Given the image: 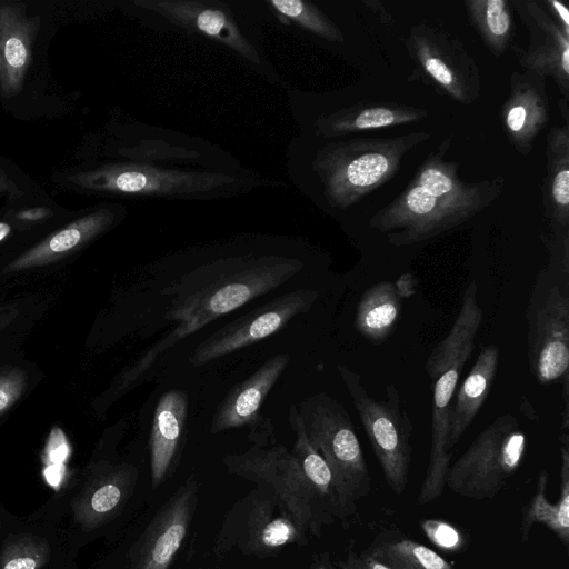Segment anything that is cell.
Masks as SVG:
<instances>
[{
    "label": "cell",
    "instance_id": "1",
    "mask_svg": "<svg viewBox=\"0 0 569 569\" xmlns=\"http://www.w3.org/2000/svg\"><path fill=\"white\" fill-rule=\"evenodd\" d=\"M302 267L298 259L250 256L217 260L184 274L164 291L173 296L164 318L179 322L178 326L117 376L116 387L127 392L163 350L219 317L276 289Z\"/></svg>",
    "mask_w": 569,
    "mask_h": 569
},
{
    "label": "cell",
    "instance_id": "2",
    "mask_svg": "<svg viewBox=\"0 0 569 569\" xmlns=\"http://www.w3.org/2000/svg\"><path fill=\"white\" fill-rule=\"evenodd\" d=\"M450 144L451 138H446L406 188L369 219V227L387 233L389 243L403 247L430 240L472 219L501 196L502 176L462 181L458 164L445 158Z\"/></svg>",
    "mask_w": 569,
    "mask_h": 569
},
{
    "label": "cell",
    "instance_id": "3",
    "mask_svg": "<svg viewBox=\"0 0 569 569\" xmlns=\"http://www.w3.org/2000/svg\"><path fill=\"white\" fill-rule=\"evenodd\" d=\"M540 239L549 261L529 297L527 357L533 378L550 385L569 373V231H543Z\"/></svg>",
    "mask_w": 569,
    "mask_h": 569
},
{
    "label": "cell",
    "instance_id": "4",
    "mask_svg": "<svg viewBox=\"0 0 569 569\" xmlns=\"http://www.w3.org/2000/svg\"><path fill=\"white\" fill-rule=\"evenodd\" d=\"M477 284L471 281L462 296L460 310L447 336L427 357L425 369L432 385L431 449L417 503L438 499L445 489L452 453L446 449L451 402L462 369L470 358L483 310L477 301Z\"/></svg>",
    "mask_w": 569,
    "mask_h": 569
},
{
    "label": "cell",
    "instance_id": "5",
    "mask_svg": "<svg viewBox=\"0 0 569 569\" xmlns=\"http://www.w3.org/2000/svg\"><path fill=\"white\" fill-rule=\"evenodd\" d=\"M413 131L391 138H352L327 143L313 167L333 208L347 209L382 187L398 172L405 156L430 139Z\"/></svg>",
    "mask_w": 569,
    "mask_h": 569
},
{
    "label": "cell",
    "instance_id": "6",
    "mask_svg": "<svg viewBox=\"0 0 569 569\" xmlns=\"http://www.w3.org/2000/svg\"><path fill=\"white\" fill-rule=\"evenodd\" d=\"M297 409L309 441L330 469L336 519L348 528L358 502L371 490V478L350 415L327 392L303 398Z\"/></svg>",
    "mask_w": 569,
    "mask_h": 569
},
{
    "label": "cell",
    "instance_id": "7",
    "mask_svg": "<svg viewBox=\"0 0 569 569\" xmlns=\"http://www.w3.org/2000/svg\"><path fill=\"white\" fill-rule=\"evenodd\" d=\"M526 450L527 436L518 419L511 413H502L450 465L446 486L469 499H493L519 469Z\"/></svg>",
    "mask_w": 569,
    "mask_h": 569
},
{
    "label": "cell",
    "instance_id": "8",
    "mask_svg": "<svg viewBox=\"0 0 569 569\" xmlns=\"http://www.w3.org/2000/svg\"><path fill=\"white\" fill-rule=\"evenodd\" d=\"M222 463L229 473L268 487L306 533L320 537L322 528L333 523L295 455L283 445H252L244 452L224 456Z\"/></svg>",
    "mask_w": 569,
    "mask_h": 569
},
{
    "label": "cell",
    "instance_id": "9",
    "mask_svg": "<svg viewBox=\"0 0 569 569\" xmlns=\"http://www.w3.org/2000/svg\"><path fill=\"white\" fill-rule=\"evenodd\" d=\"M337 371L352 403L388 486L396 495L406 490L412 458V425L393 383L386 387V399L377 400L366 390L361 377L338 365Z\"/></svg>",
    "mask_w": 569,
    "mask_h": 569
},
{
    "label": "cell",
    "instance_id": "10",
    "mask_svg": "<svg viewBox=\"0 0 569 569\" xmlns=\"http://www.w3.org/2000/svg\"><path fill=\"white\" fill-rule=\"evenodd\" d=\"M306 533L266 486L257 485L226 513L213 551L224 556L236 548L243 555L269 558L290 545L306 546Z\"/></svg>",
    "mask_w": 569,
    "mask_h": 569
},
{
    "label": "cell",
    "instance_id": "11",
    "mask_svg": "<svg viewBox=\"0 0 569 569\" xmlns=\"http://www.w3.org/2000/svg\"><path fill=\"white\" fill-rule=\"evenodd\" d=\"M405 48L416 73L438 94L466 106L479 100L478 64L458 38L442 29L418 23L409 29Z\"/></svg>",
    "mask_w": 569,
    "mask_h": 569
},
{
    "label": "cell",
    "instance_id": "12",
    "mask_svg": "<svg viewBox=\"0 0 569 569\" xmlns=\"http://www.w3.org/2000/svg\"><path fill=\"white\" fill-rule=\"evenodd\" d=\"M317 297L313 289H298L252 309L202 340L189 356L190 365L201 367L263 340L296 316L307 312Z\"/></svg>",
    "mask_w": 569,
    "mask_h": 569
},
{
    "label": "cell",
    "instance_id": "13",
    "mask_svg": "<svg viewBox=\"0 0 569 569\" xmlns=\"http://www.w3.org/2000/svg\"><path fill=\"white\" fill-rule=\"evenodd\" d=\"M190 476L152 517L130 552V569H169L180 550L199 501Z\"/></svg>",
    "mask_w": 569,
    "mask_h": 569
},
{
    "label": "cell",
    "instance_id": "14",
    "mask_svg": "<svg viewBox=\"0 0 569 569\" xmlns=\"http://www.w3.org/2000/svg\"><path fill=\"white\" fill-rule=\"evenodd\" d=\"M289 362V353H279L268 359L246 380L233 386L214 412L211 433L249 426L252 445L267 446L273 429L271 421L260 416V408Z\"/></svg>",
    "mask_w": 569,
    "mask_h": 569
},
{
    "label": "cell",
    "instance_id": "15",
    "mask_svg": "<svg viewBox=\"0 0 569 569\" xmlns=\"http://www.w3.org/2000/svg\"><path fill=\"white\" fill-rule=\"evenodd\" d=\"M516 11L529 32L527 48H510L526 72L545 78L557 84L562 99H569V36L549 16L540 2L515 1Z\"/></svg>",
    "mask_w": 569,
    "mask_h": 569
},
{
    "label": "cell",
    "instance_id": "16",
    "mask_svg": "<svg viewBox=\"0 0 569 569\" xmlns=\"http://www.w3.org/2000/svg\"><path fill=\"white\" fill-rule=\"evenodd\" d=\"M546 80L526 71H513L509 78V93L499 116L509 143L521 156L531 152L550 120Z\"/></svg>",
    "mask_w": 569,
    "mask_h": 569
},
{
    "label": "cell",
    "instance_id": "17",
    "mask_svg": "<svg viewBox=\"0 0 569 569\" xmlns=\"http://www.w3.org/2000/svg\"><path fill=\"white\" fill-rule=\"evenodd\" d=\"M138 469L129 462L101 460L90 468L86 485L72 503L76 522L93 530L113 518L133 493Z\"/></svg>",
    "mask_w": 569,
    "mask_h": 569
},
{
    "label": "cell",
    "instance_id": "18",
    "mask_svg": "<svg viewBox=\"0 0 569 569\" xmlns=\"http://www.w3.org/2000/svg\"><path fill=\"white\" fill-rule=\"evenodd\" d=\"M67 180L78 188L98 192L161 196L192 190L210 177L113 164L74 173Z\"/></svg>",
    "mask_w": 569,
    "mask_h": 569
},
{
    "label": "cell",
    "instance_id": "19",
    "mask_svg": "<svg viewBox=\"0 0 569 569\" xmlns=\"http://www.w3.org/2000/svg\"><path fill=\"white\" fill-rule=\"evenodd\" d=\"M40 18L29 17L21 2L0 3V94L18 96L31 62Z\"/></svg>",
    "mask_w": 569,
    "mask_h": 569
},
{
    "label": "cell",
    "instance_id": "20",
    "mask_svg": "<svg viewBox=\"0 0 569 569\" xmlns=\"http://www.w3.org/2000/svg\"><path fill=\"white\" fill-rule=\"evenodd\" d=\"M188 407V393L181 389L164 392L157 403L149 437L152 488L159 487L177 468Z\"/></svg>",
    "mask_w": 569,
    "mask_h": 569
},
{
    "label": "cell",
    "instance_id": "21",
    "mask_svg": "<svg viewBox=\"0 0 569 569\" xmlns=\"http://www.w3.org/2000/svg\"><path fill=\"white\" fill-rule=\"evenodd\" d=\"M112 221L113 214L107 208L80 217L16 257L3 268V272H20L56 263L87 246L104 232Z\"/></svg>",
    "mask_w": 569,
    "mask_h": 569
},
{
    "label": "cell",
    "instance_id": "22",
    "mask_svg": "<svg viewBox=\"0 0 569 569\" xmlns=\"http://www.w3.org/2000/svg\"><path fill=\"white\" fill-rule=\"evenodd\" d=\"M428 112L413 106L393 101L360 102L321 116L318 132L328 138L342 137L368 130L397 127L426 119Z\"/></svg>",
    "mask_w": 569,
    "mask_h": 569
},
{
    "label": "cell",
    "instance_id": "23",
    "mask_svg": "<svg viewBox=\"0 0 569 569\" xmlns=\"http://www.w3.org/2000/svg\"><path fill=\"white\" fill-rule=\"evenodd\" d=\"M146 6L164 14L172 22L196 30L259 62L254 48L242 36L227 10L198 1H151Z\"/></svg>",
    "mask_w": 569,
    "mask_h": 569
},
{
    "label": "cell",
    "instance_id": "24",
    "mask_svg": "<svg viewBox=\"0 0 569 569\" xmlns=\"http://www.w3.org/2000/svg\"><path fill=\"white\" fill-rule=\"evenodd\" d=\"M500 350L485 346L471 370L453 395L448 421L446 449L451 453L489 396L498 371Z\"/></svg>",
    "mask_w": 569,
    "mask_h": 569
},
{
    "label": "cell",
    "instance_id": "25",
    "mask_svg": "<svg viewBox=\"0 0 569 569\" xmlns=\"http://www.w3.org/2000/svg\"><path fill=\"white\" fill-rule=\"evenodd\" d=\"M541 192L549 230H569V123L553 127L547 134Z\"/></svg>",
    "mask_w": 569,
    "mask_h": 569
},
{
    "label": "cell",
    "instance_id": "26",
    "mask_svg": "<svg viewBox=\"0 0 569 569\" xmlns=\"http://www.w3.org/2000/svg\"><path fill=\"white\" fill-rule=\"evenodd\" d=\"M548 472L541 470L537 489L522 510L520 536L523 543L528 542L531 528L536 523L546 526L568 548L569 546V459H560V495L556 503L547 497Z\"/></svg>",
    "mask_w": 569,
    "mask_h": 569
},
{
    "label": "cell",
    "instance_id": "27",
    "mask_svg": "<svg viewBox=\"0 0 569 569\" xmlns=\"http://www.w3.org/2000/svg\"><path fill=\"white\" fill-rule=\"evenodd\" d=\"M402 308L395 282L381 280L360 297L355 315V329L373 343L385 341L395 330Z\"/></svg>",
    "mask_w": 569,
    "mask_h": 569
},
{
    "label": "cell",
    "instance_id": "28",
    "mask_svg": "<svg viewBox=\"0 0 569 569\" xmlns=\"http://www.w3.org/2000/svg\"><path fill=\"white\" fill-rule=\"evenodd\" d=\"M367 549L391 569H456L441 555L398 530L379 532Z\"/></svg>",
    "mask_w": 569,
    "mask_h": 569
},
{
    "label": "cell",
    "instance_id": "29",
    "mask_svg": "<svg viewBox=\"0 0 569 569\" xmlns=\"http://www.w3.org/2000/svg\"><path fill=\"white\" fill-rule=\"evenodd\" d=\"M468 19L478 36L496 56H502L512 46L513 20L508 0H465Z\"/></svg>",
    "mask_w": 569,
    "mask_h": 569
},
{
    "label": "cell",
    "instance_id": "30",
    "mask_svg": "<svg viewBox=\"0 0 569 569\" xmlns=\"http://www.w3.org/2000/svg\"><path fill=\"white\" fill-rule=\"evenodd\" d=\"M289 422L296 436L291 451L321 505L336 520V498L330 469L309 441L296 405L289 408Z\"/></svg>",
    "mask_w": 569,
    "mask_h": 569
},
{
    "label": "cell",
    "instance_id": "31",
    "mask_svg": "<svg viewBox=\"0 0 569 569\" xmlns=\"http://www.w3.org/2000/svg\"><path fill=\"white\" fill-rule=\"evenodd\" d=\"M269 3L277 12L310 32L332 42L345 41L339 27L312 3L302 0H272Z\"/></svg>",
    "mask_w": 569,
    "mask_h": 569
},
{
    "label": "cell",
    "instance_id": "32",
    "mask_svg": "<svg viewBox=\"0 0 569 569\" xmlns=\"http://www.w3.org/2000/svg\"><path fill=\"white\" fill-rule=\"evenodd\" d=\"M48 542L36 536H21L8 542L0 559V569H41L49 559Z\"/></svg>",
    "mask_w": 569,
    "mask_h": 569
},
{
    "label": "cell",
    "instance_id": "33",
    "mask_svg": "<svg viewBox=\"0 0 569 569\" xmlns=\"http://www.w3.org/2000/svg\"><path fill=\"white\" fill-rule=\"evenodd\" d=\"M420 527L426 537L442 551L461 552L468 543L462 531L445 520L423 519Z\"/></svg>",
    "mask_w": 569,
    "mask_h": 569
},
{
    "label": "cell",
    "instance_id": "34",
    "mask_svg": "<svg viewBox=\"0 0 569 569\" xmlns=\"http://www.w3.org/2000/svg\"><path fill=\"white\" fill-rule=\"evenodd\" d=\"M28 388L27 372L13 365H0V417L9 412Z\"/></svg>",
    "mask_w": 569,
    "mask_h": 569
},
{
    "label": "cell",
    "instance_id": "35",
    "mask_svg": "<svg viewBox=\"0 0 569 569\" xmlns=\"http://www.w3.org/2000/svg\"><path fill=\"white\" fill-rule=\"evenodd\" d=\"M339 569H391L377 560L368 549L360 552L350 550L343 559L337 561Z\"/></svg>",
    "mask_w": 569,
    "mask_h": 569
},
{
    "label": "cell",
    "instance_id": "36",
    "mask_svg": "<svg viewBox=\"0 0 569 569\" xmlns=\"http://www.w3.org/2000/svg\"><path fill=\"white\" fill-rule=\"evenodd\" d=\"M69 456V446L60 429H52L49 442L46 449V462L50 466H62V462Z\"/></svg>",
    "mask_w": 569,
    "mask_h": 569
},
{
    "label": "cell",
    "instance_id": "37",
    "mask_svg": "<svg viewBox=\"0 0 569 569\" xmlns=\"http://www.w3.org/2000/svg\"><path fill=\"white\" fill-rule=\"evenodd\" d=\"M545 10L557 22L562 31L569 36V10L567 6L558 0H545Z\"/></svg>",
    "mask_w": 569,
    "mask_h": 569
},
{
    "label": "cell",
    "instance_id": "38",
    "mask_svg": "<svg viewBox=\"0 0 569 569\" xmlns=\"http://www.w3.org/2000/svg\"><path fill=\"white\" fill-rule=\"evenodd\" d=\"M363 6L371 11L377 19L386 24L390 26L393 23V18L391 13L386 8L385 3L379 0H362Z\"/></svg>",
    "mask_w": 569,
    "mask_h": 569
},
{
    "label": "cell",
    "instance_id": "39",
    "mask_svg": "<svg viewBox=\"0 0 569 569\" xmlns=\"http://www.w3.org/2000/svg\"><path fill=\"white\" fill-rule=\"evenodd\" d=\"M417 281L410 273L401 274L395 282L397 293L401 299L409 298L416 293Z\"/></svg>",
    "mask_w": 569,
    "mask_h": 569
},
{
    "label": "cell",
    "instance_id": "40",
    "mask_svg": "<svg viewBox=\"0 0 569 569\" xmlns=\"http://www.w3.org/2000/svg\"><path fill=\"white\" fill-rule=\"evenodd\" d=\"M562 386V423L561 431L567 432L569 429V373L566 375L560 381Z\"/></svg>",
    "mask_w": 569,
    "mask_h": 569
},
{
    "label": "cell",
    "instance_id": "41",
    "mask_svg": "<svg viewBox=\"0 0 569 569\" xmlns=\"http://www.w3.org/2000/svg\"><path fill=\"white\" fill-rule=\"evenodd\" d=\"M19 309L17 306H0V331L10 326L18 317Z\"/></svg>",
    "mask_w": 569,
    "mask_h": 569
},
{
    "label": "cell",
    "instance_id": "42",
    "mask_svg": "<svg viewBox=\"0 0 569 569\" xmlns=\"http://www.w3.org/2000/svg\"><path fill=\"white\" fill-rule=\"evenodd\" d=\"M51 211L47 208H32L28 210L20 211L17 217L21 220L27 221H39L47 218Z\"/></svg>",
    "mask_w": 569,
    "mask_h": 569
},
{
    "label": "cell",
    "instance_id": "43",
    "mask_svg": "<svg viewBox=\"0 0 569 569\" xmlns=\"http://www.w3.org/2000/svg\"><path fill=\"white\" fill-rule=\"evenodd\" d=\"M2 193L19 197L20 191L10 177L0 167V194Z\"/></svg>",
    "mask_w": 569,
    "mask_h": 569
},
{
    "label": "cell",
    "instance_id": "44",
    "mask_svg": "<svg viewBox=\"0 0 569 569\" xmlns=\"http://www.w3.org/2000/svg\"><path fill=\"white\" fill-rule=\"evenodd\" d=\"M310 569H337L329 552H322L315 556Z\"/></svg>",
    "mask_w": 569,
    "mask_h": 569
},
{
    "label": "cell",
    "instance_id": "45",
    "mask_svg": "<svg viewBox=\"0 0 569 569\" xmlns=\"http://www.w3.org/2000/svg\"><path fill=\"white\" fill-rule=\"evenodd\" d=\"M520 411L523 415H526L530 420L537 419L536 411H535L533 407L531 406V403L527 400L526 397L521 398Z\"/></svg>",
    "mask_w": 569,
    "mask_h": 569
},
{
    "label": "cell",
    "instance_id": "46",
    "mask_svg": "<svg viewBox=\"0 0 569 569\" xmlns=\"http://www.w3.org/2000/svg\"><path fill=\"white\" fill-rule=\"evenodd\" d=\"M11 232V226L6 222H0V242L6 239Z\"/></svg>",
    "mask_w": 569,
    "mask_h": 569
}]
</instances>
